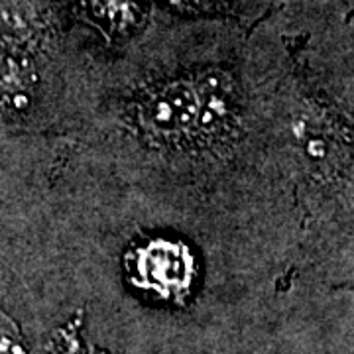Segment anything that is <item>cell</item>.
<instances>
[{
    "instance_id": "1",
    "label": "cell",
    "mask_w": 354,
    "mask_h": 354,
    "mask_svg": "<svg viewBox=\"0 0 354 354\" xmlns=\"http://www.w3.org/2000/svg\"><path fill=\"white\" fill-rule=\"evenodd\" d=\"M138 274L146 288L160 291L162 295H171L189 288L193 260L183 244L150 242V246L138 252Z\"/></svg>"
},
{
    "instance_id": "2",
    "label": "cell",
    "mask_w": 354,
    "mask_h": 354,
    "mask_svg": "<svg viewBox=\"0 0 354 354\" xmlns=\"http://www.w3.org/2000/svg\"><path fill=\"white\" fill-rule=\"evenodd\" d=\"M201 111L197 93L187 85H169L156 91L142 106V120L156 134L174 136L193 127Z\"/></svg>"
},
{
    "instance_id": "3",
    "label": "cell",
    "mask_w": 354,
    "mask_h": 354,
    "mask_svg": "<svg viewBox=\"0 0 354 354\" xmlns=\"http://www.w3.org/2000/svg\"><path fill=\"white\" fill-rule=\"evenodd\" d=\"M0 354H18V346L14 344L10 335L0 330Z\"/></svg>"
}]
</instances>
